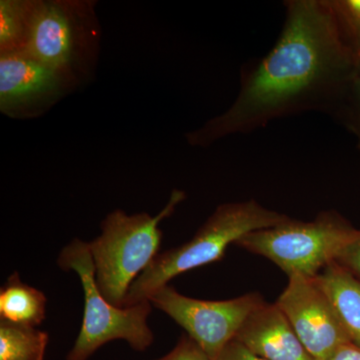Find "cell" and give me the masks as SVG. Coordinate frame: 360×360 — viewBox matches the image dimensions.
<instances>
[{
	"label": "cell",
	"instance_id": "cell-16",
	"mask_svg": "<svg viewBox=\"0 0 360 360\" xmlns=\"http://www.w3.org/2000/svg\"><path fill=\"white\" fill-rule=\"evenodd\" d=\"M341 34L354 49L360 51V0H328Z\"/></svg>",
	"mask_w": 360,
	"mask_h": 360
},
{
	"label": "cell",
	"instance_id": "cell-3",
	"mask_svg": "<svg viewBox=\"0 0 360 360\" xmlns=\"http://www.w3.org/2000/svg\"><path fill=\"white\" fill-rule=\"evenodd\" d=\"M174 189L167 205L155 217L141 212L127 214L116 210L101 224V233L89 243L98 290L108 302L124 307L130 286L160 255L162 231L160 224L186 200Z\"/></svg>",
	"mask_w": 360,
	"mask_h": 360
},
{
	"label": "cell",
	"instance_id": "cell-5",
	"mask_svg": "<svg viewBox=\"0 0 360 360\" xmlns=\"http://www.w3.org/2000/svg\"><path fill=\"white\" fill-rule=\"evenodd\" d=\"M359 239L360 229L335 210H326L310 221L290 217L276 226L250 232L234 245L266 258L288 277L312 278Z\"/></svg>",
	"mask_w": 360,
	"mask_h": 360
},
{
	"label": "cell",
	"instance_id": "cell-6",
	"mask_svg": "<svg viewBox=\"0 0 360 360\" xmlns=\"http://www.w3.org/2000/svg\"><path fill=\"white\" fill-rule=\"evenodd\" d=\"M149 302L176 322L210 359L215 360L265 300L259 292L226 300H198L181 295L167 284L156 290Z\"/></svg>",
	"mask_w": 360,
	"mask_h": 360
},
{
	"label": "cell",
	"instance_id": "cell-9",
	"mask_svg": "<svg viewBox=\"0 0 360 360\" xmlns=\"http://www.w3.org/2000/svg\"><path fill=\"white\" fill-rule=\"evenodd\" d=\"M63 77L25 51L1 52L0 108L13 112L44 101L58 92Z\"/></svg>",
	"mask_w": 360,
	"mask_h": 360
},
{
	"label": "cell",
	"instance_id": "cell-4",
	"mask_svg": "<svg viewBox=\"0 0 360 360\" xmlns=\"http://www.w3.org/2000/svg\"><path fill=\"white\" fill-rule=\"evenodd\" d=\"M59 269L77 274L84 295V319L66 360H89L99 348L124 340L135 352H146L155 341L148 324L153 305L149 300L129 307L108 302L98 290L89 243L75 238L59 252Z\"/></svg>",
	"mask_w": 360,
	"mask_h": 360
},
{
	"label": "cell",
	"instance_id": "cell-19",
	"mask_svg": "<svg viewBox=\"0 0 360 360\" xmlns=\"http://www.w3.org/2000/svg\"><path fill=\"white\" fill-rule=\"evenodd\" d=\"M215 360H267L251 352L240 341L234 338L221 350Z\"/></svg>",
	"mask_w": 360,
	"mask_h": 360
},
{
	"label": "cell",
	"instance_id": "cell-11",
	"mask_svg": "<svg viewBox=\"0 0 360 360\" xmlns=\"http://www.w3.org/2000/svg\"><path fill=\"white\" fill-rule=\"evenodd\" d=\"M328 296L350 342L360 347V281L336 262L315 276Z\"/></svg>",
	"mask_w": 360,
	"mask_h": 360
},
{
	"label": "cell",
	"instance_id": "cell-12",
	"mask_svg": "<svg viewBox=\"0 0 360 360\" xmlns=\"http://www.w3.org/2000/svg\"><path fill=\"white\" fill-rule=\"evenodd\" d=\"M47 298L41 290L13 272L0 290V321L37 328L46 316Z\"/></svg>",
	"mask_w": 360,
	"mask_h": 360
},
{
	"label": "cell",
	"instance_id": "cell-15",
	"mask_svg": "<svg viewBox=\"0 0 360 360\" xmlns=\"http://www.w3.org/2000/svg\"><path fill=\"white\" fill-rule=\"evenodd\" d=\"M331 117L354 134L360 150V75L352 78L340 101L329 113Z\"/></svg>",
	"mask_w": 360,
	"mask_h": 360
},
{
	"label": "cell",
	"instance_id": "cell-7",
	"mask_svg": "<svg viewBox=\"0 0 360 360\" xmlns=\"http://www.w3.org/2000/svg\"><path fill=\"white\" fill-rule=\"evenodd\" d=\"M315 360H326L350 342L333 303L315 277L293 276L276 302Z\"/></svg>",
	"mask_w": 360,
	"mask_h": 360
},
{
	"label": "cell",
	"instance_id": "cell-14",
	"mask_svg": "<svg viewBox=\"0 0 360 360\" xmlns=\"http://www.w3.org/2000/svg\"><path fill=\"white\" fill-rule=\"evenodd\" d=\"M33 4L20 0L0 1V47L1 52L25 49Z\"/></svg>",
	"mask_w": 360,
	"mask_h": 360
},
{
	"label": "cell",
	"instance_id": "cell-21",
	"mask_svg": "<svg viewBox=\"0 0 360 360\" xmlns=\"http://www.w3.org/2000/svg\"><path fill=\"white\" fill-rule=\"evenodd\" d=\"M357 71H359V75H360V51L357 53Z\"/></svg>",
	"mask_w": 360,
	"mask_h": 360
},
{
	"label": "cell",
	"instance_id": "cell-10",
	"mask_svg": "<svg viewBox=\"0 0 360 360\" xmlns=\"http://www.w3.org/2000/svg\"><path fill=\"white\" fill-rule=\"evenodd\" d=\"M236 338L267 360H315L276 302L255 309Z\"/></svg>",
	"mask_w": 360,
	"mask_h": 360
},
{
	"label": "cell",
	"instance_id": "cell-18",
	"mask_svg": "<svg viewBox=\"0 0 360 360\" xmlns=\"http://www.w3.org/2000/svg\"><path fill=\"white\" fill-rule=\"evenodd\" d=\"M335 262L360 281V239L345 248Z\"/></svg>",
	"mask_w": 360,
	"mask_h": 360
},
{
	"label": "cell",
	"instance_id": "cell-8",
	"mask_svg": "<svg viewBox=\"0 0 360 360\" xmlns=\"http://www.w3.org/2000/svg\"><path fill=\"white\" fill-rule=\"evenodd\" d=\"M22 51L66 75L77 56V26L68 4L34 2Z\"/></svg>",
	"mask_w": 360,
	"mask_h": 360
},
{
	"label": "cell",
	"instance_id": "cell-13",
	"mask_svg": "<svg viewBox=\"0 0 360 360\" xmlns=\"http://www.w3.org/2000/svg\"><path fill=\"white\" fill-rule=\"evenodd\" d=\"M49 340L46 331L0 321V360H44Z\"/></svg>",
	"mask_w": 360,
	"mask_h": 360
},
{
	"label": "cell",
	"instance_id": "cell-1",
	"mask_svg": "<svg viewBox=\"0 0 360 360\" xmlns=\"http://www.w3.org/2000/svg\"><path fill=\"white\" fill-rule=\"evenodd\" d=\"M284 7L283 30L271 51L243 68L236 101L187 134L189 144L208 146L310 111L329 115L359 75L356 54L341 34L328 0H288Z\"/></svg>",
	"mask_w": 360,
	"mask_h": 360
},
{
	"label": "cell",
	"instance_id": "cell-20",
	"mask_svg": "<svg viewBox=\"0 0 360 360\" xmlns=\"http://www.w3.org/2000/svg\"><path fill=\"white\" fill-rule=\"evenodd\" d=\"M326 360H360V347L352 342L345 343Z\"/></svg>",
	"mask_w": 360,
	"mask_h": 360
},
{
	"label": "cell",
	"instance_id": "cell-17",
	"mask_svg": "<svg viewBox=\"0 0 360 360\" xmlns=\"http://www.w3.org/2000/svg\"><path fill=\"white\" fill-rule=\"evenodd\" d=\"M155 360H212L202 349L188 335L180 336L176 345L167 354Z\"/></svg>",
	"mask_w": 360,
	"mask_h": 360
},
{
	"label": "cell",
	"instance_id": "cell-2",
	"mask_svg": "<svg viewBox=\"0 0 360 360\" xmlns=\"http://www.w3.org/2000/svg\"><path fill=\"white\" fill-rule=\"evenodd\" d=\"M290 217L269 210L255 200L224 203L184 245L160 253L135 279L125 298L124 307L149 297L172 279L191 270L219 262L229 245L250 232L276 226Z\"/></svg>",
	"mask_w": 360,
	"mask_h": 360
}]
</instances>
